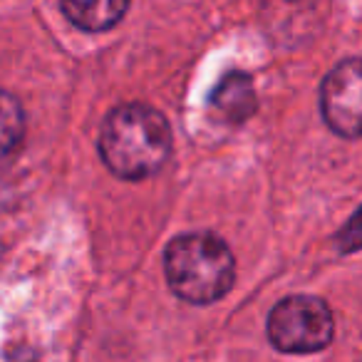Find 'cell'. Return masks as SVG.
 Returning a JSON list of instances; mask_svg holds the SVG:
<instances>
[{
	"instance_id": "8",
	"label": "cell",
	"mask_w": 362,
	"mask_h": 362,
	"mask_svg": "<svg viewBox=\"0 0 362 362\" xmlns=\"http://www.w3.org/2000/svg\"><path fill=\"white\" fill-rule=\"evenodd\" d=\"M335 241H337L340 253H352V251H357V248H362V206L357 209L355 216L347 221V226L340 228Z\"/></svg>"
},
{
	"instance_id": "2",
	"label": "cell",
	"mask_w": 362,
	"mask_h": 362,
	"mask_svg": "<svg viewBox=\"0 0 362 362\" xmlns=\"http://www.w3.org/2000/svg\"><path fill=\"white\" fill-rule=\"evenodd\" d=\"M164 273L176 298L209 305L231 291L236 261L226 241L214 233H181L166 246Z\"/></svg>"
},
{
	"instance_id": "4",
	"label": "cell",
	"mask_w": 362,
	"mask_h": 362,
	"mask_svg": "<svg viewBox=\"0 0 362 362\" xmlns=\"http://www.w3.org/2000/svg\"><path fill=\"white\" fill-rule=\"evenodd\" d=\"M320 112L325 124L345 139L362 136V57L332 67L320 85Z\"/></svg>"
},
{
	"instance_id": "3",
	"label": "cell",
	"mask_w": 362,
	"mask_h": 362,
	"mask_svg": "<svg viewBox=\"0 0 362 362\" xmlns=\"http://www.w3.org/2000/svg\"><path fill=\"white\" fill-rule=\"evenodd\" d=\"M268 340L288 355H310L332 342L335 320L325 300L315 296H291L273 305L268 315Z\"/></svg>"
},
{
	"instance_id": "1",
	"label": "cell",
	"mask_w": 362,
	"mask_h": 362,
	"mask_svg": "<svg viewBox=\"0 0 362 362\" xmlns=\"http://www.w3.org/2000/svg\"><path fill=\"white\" fill-rule=\"evenodd\" d=\"M171 154V129L159 110L141 102L119 105L100 132V156L107 169L127 181L154 176Z\"/></svg>"
},
{
	"instance_id": "5",
	"label": "cell",
	"mask_w": 362,
	"mask_h": 362,
	"mask_svg": "<svg viewBox=\"0 0 362 362\" xmlns=\"http://www.w3.org/2000/svg\"><path fill=\"white\" fill-rule=\"evenodd\" d=\"M209 107L218 119L228 122V124H241V122L251 119L258 107L251 75H246V72L223 75L209 97Z\"/></svg>"
},
{
	"instance_id": "7",
	"label": "cell",
	"mask_w": 362,
	"mask_h": 362,
	"mask_svg": "<svg viewBox=\"0 0 362 362\" xmlns=\"http://www.w3.org/2000/svg\"><path fill=\"white\" fill-rule=\"evenodd\" d=\"M25 134V112L18 97L0 90V156L16 151Z\"/></svg>"
},
{
	"instance_id": "6",
	"label": "cell",
	"mask_w": 362,
	"mask_h": 362,
	"mask_svg": "<svg viewBox=\"0 0 362 362\" xmlns=\"http://www.w3.org/2000/svg\"><path fill=\"white\" fill-rule=\"evenodd\" d=\"M62 13L85 33L112 30L124 18L129 0H60Z\"/></svg>"
}]
</instances>
